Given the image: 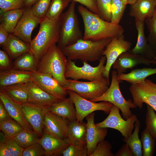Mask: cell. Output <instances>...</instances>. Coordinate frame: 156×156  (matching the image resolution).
Segmentation results:
<instances>
[{
    "label": "cell",
    "instance_id": "9a60e30c",
    "mask_svg": "<svg viewBox=\"0 0 156 156\" xmlns=\"http://www.w3.org/2000/svg\"><path fill=\"white\" fill-rule=\"evenodd\" d=\"M69 121L66 118L49 112L45 109L43 128L44 131L49 134L59 139H66L67 136Z\"/></svg>",
    "mask_w": 156,
    "mask_h": 156
},
{
    "label": "cell",
    "instance_id": "d4e9b609",
    "mask_svg": "<svg viewBox=\"0 0 156 156\" xmlns=\"http://www.w3.org/2000/svg\"><path fill=\"white\" fill-rule=\"evenodd\" d=\"M87 123L77 120L69 121L67 136L65 139L70 144L81 145L86 144Z\"/></svg>",
    "mask_w": 156,
    "mask_h": 156
},
{
    "label": "cell",
    "instance_id": "8fae6325",
    "mask_svg": "<svg viewBox=\"0 0 156 156\" xmlns=\"http://www.w3.org/2000/svg\"><path fill=\"white\" fill-rule=\"evenodd\" d=\"M129 90L137 107L141 109L145 103L156 111V83L146 79L142 83L131 84Z\"/></svg>",
    "mask_w": 156,
    "mask_h": 156
},
{
    "label": "cell",
    "instance_id": "9f6ffc18",
    "mask_svg": "<svg viewBox=\"0 0 156 156\" xmlns=\"http://www.w3.org/2000/svg\"><path fill=\"white\" fill-rule=\"evenodd\" d=\"M124 4L127 5L128 4V0H120Z\"/></svg>",
    "mask_w": 156,
    "mask_h": 156
},
{
    "label": "cell",
    "instance_id": "d590c367",
    "mask_svg": "<svg viewBox=\"0 0 156 156\" xmlns=\"http://www.w3.org/2000/svg\"><path fill=\"white\" fill-rule=\"evenodd\" d=\"M37 135L35 133L29 132L24 129L13 138L19 146L25 148L39 142L40 139Z\"/></svg>",
    "mask_w": 156,
    "mask_h": 156
},
{
    "label": "cell",
    "instance_id": "d6986e66",
    "mask_svg": "<svg viewBox=\"0 0 156 156\" xmlns=\"http://www.w3.org/2000/svg\"><path fill=\"white\" fill-rule=\"evenodd\" d=\"M21 105L24 117L36 134L42 136L45 108L27 102L22 104Z\"/></svg>",
    "mask_w": 156,
    "mask_h": 156
},
{
    "label": "cell",
    "instance_id": "f6af8a7d",
    "mask_svg": "<svg viewBox=\"0 0 156 156\" xmlns=\"http://www.w3.org/2000/svg\"><path fill=\"white\" fill-rule=\"evenodd\" d=\"M3 137L11 156H22L24 148L19 146L14 138L5 136L3 133Z\"/></svg>",
    "mask_w": 156,
    "mask_h": 156
},
{
    "label": "cell",
    "instance_id": "9c48e42d",
    "mask_svg": "<svg viewBox=\"0 0 156 156\" xmlns=\"http://www.w3.org/2000/svg\"><path fill=\"white\" fill-rule=\"evenodd\" d=\"M69 97L73 101L76 111L77 121H83L84 118L94 111L101 110L109 114L113 104L109 102L102 101L96 103L86 99L79 95L75 92L67 90Z\"/></svg>",
    "mask_w": 156,
    "mask_h": 156
},
{
    "label": "cell",
    "instance_id": "bcb514c9",
    "mask_svg": "<svg viewBox=\"0 0 156 156\" xmlns=\"http://www.w3.org/2000/svg\"><path fill=\"white\" fill-rule=\"evenodd\" d=\"M45 151L39 142L24 148L22 156H45Z\"/></svg>",
    "mask_w": 156,
    "mask_h": 156
},
{
    "label": "cell",
    "instance_id": "b9f144b4",
    "mask_svg": "<svg viewBox=\"0 0 156 156\" xmlns=\"http://www.w3.org/2000/svg\"><path fill=\"white\" fill-rule=\"evenodd\" d=\"M51 0H39L30 8L34 14L40 19L44 18Z\"/></svg>",
    "mask_w": 156,
    "mask_h": 156
},
{
    "label": "cell",
    "instance_id": "7a4b0ae2",
    "mask_svg": "<svg viewBox=\"0 0 156 156\" xmlns=\"http://www.w3.org/2000/svg\"><path fill=\"white\" fill-rule=\"evenodd\" d=\"M38 33L30 43V52L39 61L52 47L58 43L60 31V19L53 20L46 17L41 19Z\"/></svg>",
    "mask_w": 156,
    "mask_h": 156
},
{
    "label": "cell",
    "instance_id": "db71d44e",
    "mask_svg": "<svg viewBox=\"0 0 156 156\" xmlns=\"http://www.w3.org/2000/svg\"><path fill=\"white\" fill-rule=\"evenodd\" d=\"M39 0H25L24 3L25 7L26 8H31Z\"/></svg>",
    "mask_w": 156,
    "mask_h": 156
},
{
    "label": "cell",
    "instance_id": "3957f363",
    "mask_svg": "<svg viewBox=\"0 0 156 156\" xmlns=\"http://www.w3.org/2000/svg\"><path fill=\"white\" fill-rule=\"evenodd\" d=\"M67 59L56 44L51 47L39 61L38 72L48 75L55 79L64 88L69 84L65 76Z\"/></svg>",
    "mask_w": 156,
    "mask_h": 156
},
{
    "label": "cell",
    "instance_id": "277c9868",
    "mask_svg": "<svg viewBox=\"0 0 156 156\" xmlns=\"http://www.w3.org/2000/svg\"><path fill=\"white\" fill-rule=\"evenodd\" d=\"M112 39L94 41L82 38L61 49L68 60L82 62L99 61Z\"/></svg>",
    "mask_w": 156,
    "mask_h": 156
},
{
    "label": "cell",
    "instance_id": "2e32d148",
    "mask_svg": "<svg viewBox=\"0 0 156 156\" xmlns=\"http://www.w3.org/2000/svg\"><path fill=\"white\" fill-rule=\"evenodd\" d=\"M155 64V60L148 59L140 55L133 54L127 51L121 53L112 66L116 70L118 75L125 73L127 69H132L139 65L149 66L151 64Z\"/></svg>",
    "mask_w": 156,
    "mask_h": 156
},
{
    "label": "cell",
    "instance_id": "8d00e7d4",
    "mask_svg": "<svg viewBox=\"0 0 156 156\" xmlns=\"http://www.w3.org/2000/svg\"><path fill=\"white\" fill-rule=\"evenodd\" d=\"M145 21L149 32L148 42L156 53V8L152 16L146 18Z\"/></svg>",
    "mask_w": 156,
    "mask_h": 156
},
{
    "label": "cell",
    "instance_id": "74e56055",
    "mask_svg": "<svg viewBox=\"0 0 156 156\" xmlns=\"http://www.w3.org/2000/svg\"><path fill=\"white\" fill-rule=\"evenodd\" d=\"M126 5L120 0H112L111 22L115 25H119L123 16Z\"/></svg>",
    "mask_w": 156,
    "mask_h": 156
},
{
    "label": "cell",
    "instance_id": "e0dca14e",
    "mask_svg": "<svg viewBox=\"0 0 156 156\" xmlns=\"http://www.w3.org/2000/svg\"><path fill=\"white\" fill-rule=\"evenodd\" d=\"M94 116L95 114L93 112L86 117L87 122L86 140L88 156H90L93 153L100 142L104 140L107 133V128L96 126Z\"/></svg>",
    "mask_w": 156,
    "mask_h": 156
},
{
    "label": "cell",
    "instance_id": "f546056e",
    "mask_svg": "<svg viewBox=\"0 0 156 156\" xmlns=\"http://www.w3.org/2000/svg\"><path fill=\"white\" fill-rule=\"evenodd\" d=\"M17 102L23 104L27 102L28 94L25 83H18L0 88Z\"/></svg>",
    "mask_w": 156,
    "mask_h": 156
},
{
    "label": "cell",
    "instance_id": "ba28073f",
    "mask_svg": "<svg viewBox=\"0 0 156 156\" xmlns=\"http://www.w3.org/2000/svg\"><path fill=\"white\" fill-rule=\"evenodd\" d=\"M68 80L69 84L64 89L74 91L89 100L101 96L109 87V80L104 76L101 79L87 82Z\"/></svg>",
    "mask_w": 156,
    "mask_h": 156
},
{
    "label": "cell",
    "instance_id": "52a82bcc",
    "mask_svg": "<svg viewBox=\"0 0 156 156\" xmlns=\"http://www.w3.org/2000/svg\"><path fill=\"white\" fill-rule=\"evenodd\" d=\"M106 60V57L102 56L99 60L98 65L93 67L87 62H82L83 66L79 67L73 61L67 59L65 76L66 79L70 78L78 80L86 79L92 81L102 78L103 73L105 68V64Z\"/></svg>",
    "mask_w": 156,
    "mask_h": 156
},
{
    "label": "cell",
    "instance_id": "60d3db41",
    "mask_svg": "<svg viewBox=\"0 0 156 156\" xmlns=\"http://www.w3.org/2000/svg\"><path fill=\"white\" fill-rule=\"evenodd\" d=\"M63 156H88L86 144L81 145L70 144L61 153Z\"/></svg>",
    "mask_w": 156,
    "mask_h": 156
},
{
    "label": "cell",
    "instance_id": "c3c4849f",
    "mask_svg": "<svg viewBox=\"0 0 156 156\" xmlns=\"http://www.w3.org/2000/svg\"><path fill=\"white\" fill-rule=\"evenodd\" d=\"M72 1L79 2L85 6L91 12L98 14L96 0H72Z\"/></svg>",
    "mask_w": 156,
    "mask_h": 156
},
{
    "label": "cell",
    "instance_id": "ffe728a7",
    "mask_svg": "<svg viewBox=\"0 0 156 156\" xmlns=\"http://www.w3.org/2000/svg\"><path fill=\"white\" fill-rule=\"evenodd\" d=\"M0 100L12 118L19 123L25 130L35 133L23 115L21 104L15 101L5 92L0 90Z\"/></svg>",
    "mask_w": 156,
    "mask_h": 156
},
{
    "label": "cell",
    "instance_id": "7dc6e473",
    "mask_svg": "<svg viewBox=\"0 0 156 156\" xmlns=\"http://www.w3.org/2000/svg\"><path fill=\"white\" fill-rule=\"evenodd\" d=\"M10 60L7 53L4 51L0 50V70H4L13 68Z\"/></svg>",
    "mask_w": 156,
    "mask_h": 156
},
{
    "label": "cell",
    "instance_id": "7402d4cb",
    "mask_svg": "<svg viewBox=\"0 0 156 156\" xmlns=\"http://www.w3.org/2000/svg\"><path fill=\"white\" fill-rule=\"evenodd\" d=\"M39 142L44 148L46 156L61 155L62 151L70 145L65 139H58L45 131L40 139Z\"/></svg>",
    "mask_w": 156,
    "mask_h": 156
},
{
    "label": "cell",
    "instance_id": "6da1fadb",
    "mask_svg": "<svg viewBox=\"0 0 156 156\" xmlns=\"http://www.w3.org/2000/svg\"><path fill=\"white\" fill-rule=\"evenodd\" d=\"M78 10L83 23L84 40L99 41L123 35L124 30L120 25L114 24L103 20L98 14L83 5H79Z\"/></svg>",
    "mask_w": 156,
    "mask_h": 156
},
{
    "label": "cell",
    "instance_id": "6f0895ef",
    "mask_svg": "<svg viewBox=\"0 0 156 156\" xmlns=\"http://www.w3.org/2000/svg\"><path fill=\"white\" fill-rule=\"evenodd\" d=\"M152 60H155V64H156V55L153 58Z\"/></svg>",
    "mask_w": 156,
    "mask_h": 156
},
{
    "label": "cell",
    "instance_id": "4dcf8cb0",
    "mask_svg": "<svg viewBox=\"0 0 156 156\" xmlns=\"http://www.w3.org/2000/svg\"><path fill=\"white\" fill-rule=\"evenodd\" d=\"M38 63L34 56L29 51L15 59L13 68L21 70L33 72L36 70Z\"/></svg>",
    "mask_w": 156,
    "mask_h": 156
},
{
    "label": "cell",
    "instance_id": "f907efd6",
    "mask_svg": "<svg viewBox=\"0 0 156 156\" xmlns=\"http://www.w3.org/2000/svg\"><path fill=\"white\" fill-rule=\"evenodd\" d=\"M10 34L4 28L0 25V45L1 47L3 48L4 47Z\"/></svg>",
    "mask_w": 156,
    "mask_h": 156
},
{
    "label": "cell",
    "instance_id": "1f68e13d",
    "mask_svg": "<svg viewBox=\"0 0 156 156\" xmlns=\"http://www.w3.org/2000/svg\"><path fill=\"white\" fill-rule=\"evenodd\" d=\"M140 126V122L138 119L134 124L133 133L127 139L124 138L122 139L123 141L130 147L134 156H142V143L139 136Z\"/></svg>",
    "mask_w": 156,
    "mask_h": 156
},
{
    "label": "cell",
    "instance_id": "ab89813d",
    "mask_svg": "<svg viewBox=\"0 0 156 156\" xmlns=\"http://www.w3.org/2000/svg\"><path fill=\"white\" fill-rule=\"evenodd\" d=\"M112 0H96L98 14L103 20L110 22Z\"/></svg>",
    "mask_w": 156,
    "mask_h": 156
},
{
    "label": "cell",
    "instance_id": "f1b7e54d",
    "mask_svg": "<svg viewBox=\"0 0 156 156\" xmlns=\"http://www.w3.org/2000/svg\"><path fill=\"white\" fill-rule=\"evenodd\" d=\"M26 8L0 13V25L9 33H13Z\"/></svg>",
    "mask_w": 156,
    "mask_h": 156
},
{
    "label": "cell",
    "instance_id": "5bb4252c",
    "mask_svg": "<svg viewBox=\"0 0 156 156\" xmlns=\"http://www.w3.org/2000/svg\"><path fill=\"white\" fill-rule=\"evenodd\" d=\"M41 19L36 16L30 8H26L19 20L13 34L24 42L30 43L31 35L34 29Z\"/></svg>",
    "mask_w": 156,
    "mask_h": 156
},
{
    "label": "cell",
    "instance_id": "e575fe53",
    "mask_svg": "<svg viewBox=\"0 0 156 156\" xmlns=\"http://www.w3.org/2000/svg\"><path fill=\"white\" fill-rule=\"evenodd\" d=\"M141 140L143 156H153L155 152L156 140L145 129L142 132Z\"/></svg>",
    "mask_w": 156,
    "mask_h": 156
},
{
    "label": "cell",
    "instance_id": "7c38bea8",
    "mask_svg": "<svg viewBox=\"0 0 156 156\" xmlns=\"http://www.w3.org/2000/svg\"><path fill=\"white\" fill-rule=\"evenodd\" d=\"M132 43L124 39V35L113 38L104 50L103 55L106 58V64L103 76L109 79L110 69L119 56L124 52L128 51Z\"/></svg>",
    "mask_w": 156,
    "mask_h": 156
},
{
    "label": "cell",
    "instance_id": "cb8c5ba5",
    "mask_svg": "<svg viewBox=\"0 0 156 156\" xmlns=\"http://www.w3.org/2000/svg\"><path fill=\"white\" fill-rule=\"evenodd\" d=\"M156 8V0H137L131 5L130 15L134 17L135 22H144L151 17Z\"/></svg>",
    "mask_w": 156,
    "mask_h": 156
},
{
    "label": "cell",
    "instance_id": "ac0fdd59",
    "mask_svg": "<svg viewBox=\"0 0 156 156\" xmlns=\"http://www.w3.org/2000/svg\"><path fill=\"white\" fill-rule=\"evenodd\" d=\"M25 85L28 94L27 103L46 108L61 100L43 90L32 80Z\"/></svg>",
    "mask_w": 156,
    "mask_h": 156
},
{
    "label": "cell",
    "instance_id": "f35d334b",
    "mask_svg": "<svg viewBox=\"0 0 156 156\" xmlns=\"http://www.w3.org/2000/svg\"><path fill=\"white\" fill-rule=\"evenodd\" d=\"M146 105L145 129L156 140V113L151 106L148 104Z\"/></svg>",
    "mask_w": 156,
    "mask_h": 156
},
{
    "label": "cell",
    "instance_id": "681fc988",
    "mask_svg": "<svg viewBox=\"0 0 156 156\" xmlns=\"http://www.w3.org/2000/svg\"><path fill=\"white\" fill-rule=\"evenodd\" d=\"M115 156H133V153L129 146L127 144H123Z\"/></svg>",
    "mask_w": 156,
    "mask_h": 156
},
{
    "label": "cell",
    "instance_id": "d6a6232c",
    "mask_svg": "<svg viewBox=\"0 0 156 156\" xmlns=\"http://www.w3.org/2000/svg\"><path fill=\"white\" fill-rule=\"evenodd\" d=\"M72 0H51L45 17L53 20L60 19L64 9Z\"/></svg>",
    "mask_w": 156,
    "mask_h": 156
},
{
    "label": "cell",
    "instance_id": "ee69618b",
    "mask_svg": "<svg viewBox=\"0 0 156 156\" xmlns=\"http://www.w3.org/2000/svg\"><path fill=\"white\" fill-rule=\"evenodd\" d=\"M25 0H0V13L25 7Z\"/></svg>",
    "mask_w": 156,
    "mask_h": 156
},
{
    "label": "cell",
    "instance_id": "8992f818",
    "mask_svg": "<svg viewBox=\"0 0 156 156\" xmlns=\"http://www.w3.org/2000/svg\"><path fill=\"white\" fill-rule=\"evenodd\" d=\"M117 75L116 70L112 71L111 84L106 92L101 96L90 101L94 102L105 101L111 103L119 108L122 112L123 118L127 120L133 115L130 109H134L137 107L131 99L127 100L124 97L119 86L120 83L123 81L118 79Z\"/></svg>",
    "mask_w": 156,
    "mask_h": 156
},
{
    "label": "cell",
    "instance_id": "44dd1931",
    "mask_svg": "<svg viewBox=\"0 0 156 156\" xmlns=\"http://www.w3.org/2000/svg\"><path fill=\"white\" fill-rule=\"evenodd\" d=\"M144 22H135L138 31L137 43L134 47L130 51L132 53L138 54L150 60H152L156 53L150 45L144 32Z\"/></svg>",
    "mask_w": 156,
    "mask_h": 156
},
{
    "label": "cell",
    "instance_id": "816d5d0a",
    "mask_svg": "<svg viewBox=\"0 0 156 156\" xmlns=\"http://www.w3.org/2000/svg\"><path fill=\"white\" fill-rule=\"evenodd\" d=\"M0 156H11L4 140L2 132L0 133Z\"/></svg>",
    "mask_w": 156,
    "mask_h": 156
},
{
    "label": "cell",
    "instance_id": "11a10c76",
    "mask_svg": "<svg viewBox=\"0 0 156 156\" xmlns=\"http://www.w3.org/2000/svg\"><path fill=\"white\" fill-rule=\"evenodd\" d=\"M137 0H128V4L131 5L134 3Z\"/></svg>",
    "mask_w": 156,
    "mask_h": 156
},
{
    "label": "cell",
    "instance_id": "7bdbcfd3",
    "mask_svg": "<svg viewBox=\"0 0 156 156\" xmlns=\"http://www.w3.org/2000/svg\"><path fill=\"white\" fill-rule=\"evenodd\" d=\"M112 148L111 144L108 141H101L90 156H114L111 151Z\"/></svg>",
    "mask_w": 156,
    "mask_h": 156
},
{
    "label": "cell",
    "instance_id": "484cf974",
    "mask_svg": "<svg viewBox=\"0 0 156 156\" xmlns=\"http://www.w3.org/2000/svg\"><path fill=\"white\" fill-rule=\"evenodd\" d=\"M45 109L49 112L66 118L69 121L77 120L75 106L69 97Z\"/></svg>",
    "mask_w": 156,
    "mask_h": 156
},
{
    "label": "cell",
    "instance_id": "30bf717a",
    "mask_svg": "<svg viewBox=\"0 0 156 156\" xmlns=\"http://www.w3.org/2000/svg\"><path fill=\"white\" fill-rule=\"evenodd\" d=\"M119 108L113 105L107 117L102 122L96 124V126L102 128H110L119 131L127 139L132 133L134 124L138 119L135 114L127 120L122 118L120 114Z\"/></svg>",
    "mask_w": 156,
    "mask_h": 156
},
{
    "label": "cell",
    "instance_id": "4fadbf2b",
    "mask_svg": "<svg viewBox=\"0 0 156 156\" xmlns=\"http://www.w3.org/2000/svg\"><path fill=\"white\" fill-rule=\"evenodd\" d=\"M31 79L37 85L47 93L61 100L64 99L68 94L67 90L62 87L51 76L38 72H32Z\"/></svg>",
    "mask_w": 156,
    "mask_h": 156
},
{
    "label": "cell",
    "instance_id": "5b68a950",
    "mask_svg": "<svg viewBox=\"0 0 156 156\" xmlns=\"http://www.w3.org/2000/svg\"><path fill=\"white\" fill-rule=\"evenodd\" d=\"M75 2L71 1L67 10L60 18V31L57 46L61 49L83 38L75 11Z\"/></svg>",
    "mask_w": 156,
    "mask_h": 156
},
{
    "label": "cell",
    "instance_id": "603a6c76",
    "mask_svg": "<svg viewBox=\"0 0 156 156\" xmlns=\"http://www.w3.org/2000/svg\"><path fill=\"white\" fill-rule=\"evenodd\" d=\"M32 72L25 71L13 68L0 70V88L13 84L25 83L31 81Z\"/></svg>",
    "mask_w": 156,
    "mask_h": 156
},
{
    "label": "cell",
    "instance_id": "f5cc1de1",
    "mask_svg": "<svg viewBox=\"0 0 156 156\" xmlns=\"http://www.w3.org/2000/svg\"><path fill=\"white\" fill-rule=\"evenodd\" d=\"M11 118L3 103L0 100V122Z\"/></svg>",
    "mask_w": 156,
    "mask_h": 156
},
{
    "label": "cell",
    "instance_id": "83f0119b",
    "mask_svg": "<svg viewBox=\"0 0 156 156\" xmlns=\"http://www.w3.org/2000/svg\"><path fill=\"white\" fill-rule=\"evenodd\" d=\"M155 74H156V68H138L133 69L127 74L123 73L117 75V78L131 84L139 83L144 82L147 77Z\"/></svg>",
    "mask_w": 156,
    "mask_h": 156
},
{
    "label": "cell",
    "instance_id": "836d02e7",
    "mask_svg": "<svg viewBox=\"0 0 156 156\" xmlns=\"http://www.w3.org/2000/svg\"><path fill=\"white\" fill-rule=\"evenodd\" d=\"M0 129L5 136L13 138L24 129L19 123L12 118L0 122Z\"/></svg>",
    "mask_w": 156,
    "mask_h": 156
},
{
    "label": "cell",
    "instance_id": "4316f807",
    "mask_svg": "<svg viewBox=\"0 0 156 156\" xmlns=\"http://www.w3.org/2000/svg\"><path fill=\"white\" fill-rule=\"evenodd\" d=\"M3 48L12 58L16 59L30 51L31 44L19 39L14 34H10Z\"/></svg>",
    "mask_w": 156,
    "mask_h": 156
}]
</instances>
